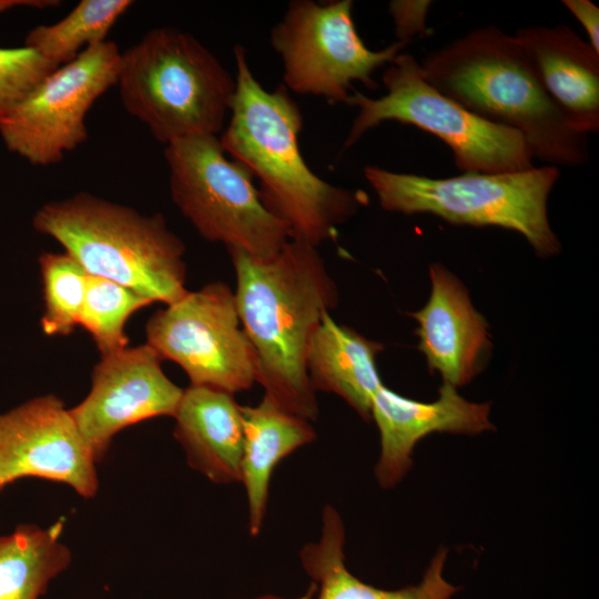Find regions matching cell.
Here are the masks:
<instances>
[{
  "label": "cell",
  "instance_id": "6da1fadb",
  "mask_svg": "<svg viewBox=\"0 0 599 599\" xmlns=\"http://www.w3.org/2000/svg\"><path fill=\"white\" fill-rule=\"evenodd\" d=\"M236 276L241 325L257 358L256 382L282 409L318 416L306 357L323 314L338 303V290L317 247L291 238L268 258L227 248Z\"/></svg>",
  "mask_w": 599,
  "mask_h": 599
},
{
  "label": "cell",
  "instance_id": "7a4b0ae2",
  "mask_svg": "<svg viewBox=\"0 0 599 599\" xmlns=\"http://www.w3.org/2000/svg\"><path fill=\"white\" fill-rule=\"evenodd\" d=\"M234 59L236 90L219 138L223 150L258 180L263 204L288 225L291 238L316 247L334 240L337 226L367 203V195L333 185L309 169L298 145L303 116L288 90L283 84L264 89L240 44Z\"/></svg>",
  "mask_w": 599,
  "mask_h": 599
},
{
  "label": "cell",
  "instance_id": "3957f363",
  "mask_svg": "<svg viewBox=\"0 0 599 599\" xmlns=\"http://www.w3.org/2000/svg\"><path fill=\"white\" fill-rule=\"evenodd\" d=\"M425 79L476 115L520 133L534 160L551 166L588 162L587 135L576 132L541 88L514 35L474 29L428 53Z\"/></svg>",
  "mask_w": 599,
  "mask_h": 599
},
{
  "label": "cell",
  "instance_id": "277c9868",
  "mask_svg": "<svg viewBox=\"0 0 599 599\" xmlns=\"http://www.w3.org/2000/svg\"><path fill=\"white\" fill-rule=\"evenodd\" d=\"M33 227L57 240L90 275L166 305L187 293L184 243L160 214L106 201L88 192L52 201L33 216Z\"/></svg>",
  "mask_w": 599,
  "mask_h": 599
},
{
  "label": "cell",
  "instance_id": "5b68a950",
  "mask_svg": "<svg viewBox=\"0 0 599 599\" xmlns=\"http://www.w3.org/2000/svg\"><path fill=\"white\" fill-rule=\"evenodd\" d=\"M116 87L126 112L166 145L222 132L236 82L192 34L162 27L121 52Z\"/></svg>",
  "mask_w": 599,
  "mask_h": 599
},
{
  "label": "cell",
  "instance_id": "8992f818",
  "mask_svg": "<svg viewBox=\"0 0 599 599\" xmlns=\"http://www.w3.org/2000/svg\"><path fill=\"white\" fill-rule=\"evenodd\" d=\"M364 175L388 212L428 213L455 225L502 227L521 234L541 257L560 252L547 214L549 194L560 175L556 166L432 179L368 165Z\"/></svg>",
  "mask_w": 599,
  "mask_h": 599
},
{
  "label": "cell",
  "instance_id": "52a82bcc",
  "mask_svg": "<svg viewBox=\"0 0 599 599\" xmlns=\"http://www.w3.org/2000/svg\"><path fill=\"white\" fill-rule=\"evenodd\" d=\"M387 92L369 98L353 89L347 103L357 108L344 149L386 121L410 124L440 139L461 173L528 170L532 154L520 133L489 122L443 94L424 77L410 53H399L382 75Z\"/></svg>",
  "mask_w": 599,
  "mask_h": 599
},
{
  "label": "cell",
  "instance_id": "ba28073f",
  "mask_svg": "<svg viewBox=\"0 0 599 599\" xmlns=\"http://www.w3.org/2000/svg\"><path fill=\"white\" fill-rule=\"evenodd\" d=\"M226 155L217 135L166 144L172 200L203 238L272 257L291 240V230L265 207L251 173Z\"/></svg>",
  "mask_w": 599,
  "mask_h": 599
},
{
  "label": "cell",
  "instance_id": "9c48e42d",
  "mask_svg": "<svg viewBox=\"0 0 599 599\" xmlns=\"http://www.w3.org/2000/svg\"><path fill=\"white\" fill-rule=\"evenodd\" d=\"M352 11V0L288 3L270 35L283 63L287 90L346 104L353 82L378 88L375 71L392 63L408 43L396 40L382 50H370L357 33Z\"/></svg>",
  "mask_w": 599,
  "mask_h": 599
},
{
  "label": "cell",
  "instance_id": "30bf717a",
  "mask_svg": "<svg viewBox=\"0 0 599 599\" xmlns=\"http://www.w3.org/2000/svg\"><path fill=\"white\" fill-rule=\"evenodd\" d=\"M146 344L180 365L191 385L230 394L256 382L257 358L244 333L234 292L212 282L190 292L146 323Z\"/></svg>",
  "mask_w": 599,
  "mask_h": 599
},
{
  "label": "cell",
  "instance_id": "8fae6325",
  "mask_svg": "<svg viewBox=\"0 0 599 599\" xmlns=\"http://www.w3.org/2000/svg\"><path fill=\"white\" fill-rule=\"evenodd\" d=\"M120 60L118 45L105 40L54 69L0 120L6 148L32 165L59 163L87 140V114L116 85Z\"/></svg>",
  "mask_w": 599,
  "mask_h": 599
},
{
  "label": "cell",
  "instance_id": "7c38bea8",
  "mask_svg": "<svg viewBox=\"0 0 599 599\" xmlns=\"http://www.w3.org/2000/svg\"><path fill=\"white\" fill-rule=\"evenodd\" d=\"M95 458L70 409L54 395L35 397L0 414V490L26 477L72 487L92 498Z\"/></svg>",
  "mask_w": 599,
  "mask_h": 599
},
{
  "label": "cell",
  "instance_id": "4fadbf2b",
  "mask_svg": "<svg viewBox=\"0 0 599 599\" xmlns=\"http://www.w3.org/2000/svg\"><path fill=\"white\" fill-rule=\"evenodd\" d=\"M161 361L148 344L101 355L90 393L70 409L97 463L123 428L153 417L174 416L184 389L166 377Z\"/></svg>",
  "mask_w": 599,
  "mask_h": 599
},
{
  "label": "cell",
  "instance_id": "5bb4252c",
  "mask_svg": "<svg viewBox=\"0 0 599 599\" xmlns=\"http://www.w3.org/2000/svg\"><path fill=\"white\" fill-rule=\"evenodd\" d=\"M489 410V404L465 399L448 383H443L438 398L430 403L406 398L382 385L370 407L380 437L375 466L378 484L384 488L395 486L410 469L416 444L429 434L476 435L494 428Z\"/></svg>",
  "mask_w": 599,
  "mask_h": 599
},
{
  "label": "cell",
  "instance_id": "9a60e30c",
  "mask_svg": "<svg viewBox=\"0 0 599 599\" xmlns=\"http://www.w3.org/2000/svg\"><path fill=\"white\" fill-rule=\"evenodd\" d=\"M430 296L409 315L418 327V349L429 370L456 388L469 383L486 363L491 348L488 324L474 307L467 288L440 264L429 267Z\"/></svg>",
  "mask_w": 599,
  "mask_h": 599
},
{
  "label": "cell",
  "instance_id": "2e32d148",
  "mask_svg": "<svg viewBox=\"0 0 599 599\" xmlns=\"http://www.w3.org/2000/svg\"><path fill=\"white\" fill-rule=\"evenodd\" d=\"M547 95L571 128L599 130V53L570 27L532 26L514 35Z\"/></svg>",
  "mask_w": 599,
  "mask_h": 599
},
{
  "label": "cell",
  "instance_id": "e0dca14e",
  "mask_svg": "<svg viewBox=\"0 0 599 599\" xmlns=\"http://www.w3.org/2000/svg\"><path fill=\"white\" fill-rule=\"evenodd\" d=\"M173 417L174 437L193 469L216 484L241 481L243 418L233 394L190 385Z\"/></svg>",
  "mask_w": 599,
  "mask_h": 599
},
{
  "label": "cell",
  "instance_id": "ac0fdd59",
  "mask_svg": "<svg viewBox=\"0 0 599 599\" xmlns=\"http://www.w3.org/2000/svg\"><path fill=\"white\" fill-rule=\"evenodd\" d=\"M322 535L300 551L302 566L317 588L316 599H450L459 588L443 576L447 549H439L418 585L384 590L363 582L345 565V529L339 514L329 505L323 509ZM253 599H284L262 595ZM301 599H309V593Z\"/></svg>",
  "mask_w": 599,
  "mask_h": 599
},
{
  "label": "cell",
  "instance_id": "d6986e66",
  "mask_svg": "<svg viewBox=\"0 0 599 599\" xmlns=\"http://www.w3.org/2000/svg\"><path fill=\"white\" fill-rule=\"evenodd\" d=\"M383 349L382 343L337 324L325 312L306 357L313 389L338 395L369 420L373 397L383 385L376 366V357Z\"/></svg>",
  "mask_w": 599,
  "mask_h": 599
},
{
  "label": "cell",
  "instance_id": "ffe728a7",
  "mask_svg": "<svg viewBox=\"0 0 599 599\" xmlns=\"http://www.w3.org/2000/svg\"><path fill=\"white\" fill-rule=\"evenodd\" d=\"M243 418L242 478L248 504V528L256 536L266 514L270 479L276 465L312 443L309 420L291 414L267 397L255 406H241Z\"/></svg>",
  "mask_w": 599,
  "mask_h": 599
},
{
  "label": "cell",
  "instance_id": "44dd1931",
  "mask_svg": "<svg viewBox=\"0 0 599 599\" xmlns=\"http://www.w3.org/2000/svg\"><path fill=\"white\" fill-rule=\"evenodd\" d=\"M63 524L50 528L19 525L0 537V599H39L71 561L60 541Z\"/></svg>",
  "mask_w": 599,
  "mask_h": 599
},
{
  "label": "cell",
  "instance_id": "7402d4cb",
  "mask_svg": "<svg viewBox=\"0 0 599 599\" xmlns=\"http://www.w3.org/2000/svg\"><path fill=\"white\" fill-rule=\"evenodd\" d=\"M132 3L131 0H82L61 20L31 29L24 47L54 67H61L88 48L105 41Z\"/></svg>",
  "mask_w": 599,
  "mask_h": 599
},
{
  "label": "cell",
  "instance_id": "603a6c76",
  "mask_svg": "<svg viewBox=\"0 0 599 599\" xmlns=\"http://www.w3.org/2000/svg\"><path fill=\"white\" fill-rule=\"evenodd\" d=\"M152 302L113 281L90 275L78 324L90 333L101 355L128 347L129 317Z\"/></svg>",
  "mask_w": 599,
  "mask_h": 599
},
{
  "label": "cell",
  "instance_id": "cb8c5ba5",
  "mask_svg": "<svg viewBox=\"0 0 599 599\" xmlns=\"http://www.w3.org/2000/svg\"><path fill=\"white\" fill-rule=\"evenodd\" d=\"M39 266L43 284L45 335H69L78 325L89 273L68 253H42Z\"/></svg>",
  "mask_w": 599,
  "mask_h": 599
},
{
  "label": "cell",
  "instance_id": "d4e9b609",
  "mask_svg": "<svg viewBox=\"0 0 599 599\" xmlns=\"http://www.w3.org/2000/svg\"><path fill=\"white\" fill-rule=\"evenodd\" d=\"M57 67L28 47H0V120Z\"/></svg>",
  "mask_w": 599,
  "mask_h": 599
},
{
  "label": "cell",
  "instance_id": "484cf974",
  "mask_svg": "<svg viewBox=\"0 0 599 599\" xmlns=\"http://www.w3.org/2000/svg\"><path fill=\"white\" fill-rule=\"evenodd\" d=\"M428 0H393L388 4L389 14L395 26L397 41L409 43L415 37H426L427 13L432 6Z\"/></svg>",
  "mask_w": 599,
  "mask_h": 599
},
{
  "label": "cell",
  "instance_id": "4316f807",
  "mask_svg": "<svg viewBox=\"0 0 599 599\" xmlns=\"http://www.w3.org/2000/svg\"><path fill=\"white\" fill-rule=\"evenodd\" d=\"M564 6L581 23L589 38V44L599 53V9L589 0H564Z\"/></svg>",
  "mask_w": 599,
  "mask_h": 599
},
{
  "label": "cell",
  "instance_id": "83f0119b",
  "mask_svg": "<svg viewBox=\"0 0 599 599\" xmlns=\"http://www.w3.org/2000/svg\"><path fill=\"white\" fill-rule=\"evenodd\" d=\"M59 3L51 0H0V13L19 7L48 8L59 6Z\"/></svg>",
  "mask_w": 599,
  "mask_h": 599
}]
</instances>
